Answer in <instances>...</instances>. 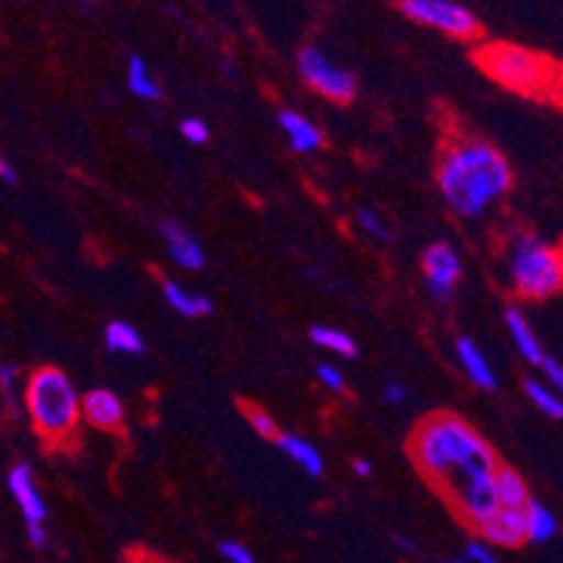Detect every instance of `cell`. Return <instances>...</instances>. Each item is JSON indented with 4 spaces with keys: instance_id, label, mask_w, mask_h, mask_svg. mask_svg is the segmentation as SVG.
Returning a JSON list of instances; mask_svg holds the SVG:
<instances>
[{
    "instance_id": "1",
    "label": "cell",
    "mask_w": 563,
    "mask_h": 563,
    "mask_svg": "<svg viewBox=\"0 0 563 563\" xmlns=\"http://www.w3.org/2000/svg\"><path fill=\"white\" fill-rule=\"evenodd\" d=\"M510 166L490 143L460 141L438 166L440 194L460 217H483L510 188Z\"/></svg>"
},
{
    "instance_id": "22",
    "label": "cell",
    "mask_w": 563,
    "mask_h": 563,
    "mask_svg": "<svg viewBox=\"0 0 563 563\" xmlns=\"http://www.w3.org/2000/svg\"><path fill=\"white\" fill-rule=\"evenodd\" d=\"M126 85H130V90L137 96V99L155 101L163 96L161 85H157L155 76L150 74V65L143 63L141 56H132L130 59V68H126Z\"/></svg>"
},
{
    "instance_id": "20",
    "label": "cell",
    "mask_w": 563,
    "mask_h": 563,
    "mask_svg": "<svg viewBox=\"0 0 563 563\" xmlns=\"http://www.w3.org/2000/svg\"><path fill=\"white\" fill-rule=\"evenodd\" d=\"M163 298H166L168 306L183 317L213 314L211 300L205 298V295H191V291H186L180 284H174V280H166V284H163Z\"/></svg>"
},
{
    "instance_id": "4",
    "label": "cell",
    "mask_w": 563,
    "mask_h": 563,
    "mask_svg": "<svg viewBox=\"0 0 563 563\" xmlns=\"http://www.w3.org/2000/svg\"><path fill=\"white\" fill-rule=\"evenodd\" d=\"M510 278L525 298H552L563 284L561 253L539 239H521L510 253Z\"/></svg>"
},
{
    "instance_id": "24",
    "label": "cell",
    "mask_w": 563,
    "mask_h": 563,
    "mask_svg": "<svg viewBox=\"0 0 563 563\" xmlns=\"http://www.w3.org/2000/svg\"><path fill=\"white\" fill-rule=\"evenodd\" d=\"M525 393H527V398H530V401L541 409V412L550 415V418H555V421H561L563 401L558 393H552L550 387H544V384H539V382H527Z\"/></svg>"
},
{
    "instance_id": "23",
    "label": "cell",
    "mask_w": 563,
    "mask_h": 563,
    "mask_svg": "<svg viewBox=\"0 0 563 563\" xmlns=\"http://www.w3.org/2000/svg\"><path fill=\"white\" fill-rule=\"evenodd\" d=\"M311 342H314V345H320V347H325V351H331V353L347 356V360H353V356H356V342L347 336V331L325 329V325H314V329H311Z\"/></svg>"
},
{
    "instance_id": "33",
    "label": "cell",
    "mask_w": 563,
    "mask_h": 563,
    "mask_svg": "<svg viewBox=\"0 0 563 563\" xmlns=\"http://www.w3.org/2000/svg\"><path fill=\"white\" fill-rule=\"evenodd\" d=\"M29 541H32V547H37V550H45V547H48V532H45V525L29 527Z\"/></svg>"
},
{
    "instance_id": "30",
    "label": "cell",
    "mask_w": 563,
    "mask_h": 563,
    "mask_svg": "<svg viewBox=\"0 0 563 563\" xmlns=\"http://www.w3.org/2000/svg\"><path fill=\"white\" fill-rule=\"evenodd\" d=\"M317 376H320V382L334 393H340L342 387H345V376H342L334 365H320L317 367Z\"/></svg>"
},
{
    "instance_id": "2",
    "label": "cell",
    "mask_w": 563,
    "mask_h": 563,
    "mask_svg": "<svg viewBox=\"0 0 563 563\" xmlns=\"http://www.w3.org/2000/svg\"><path fill=\"white\" fill-rule=\"evenodd\" d=\"M412 452L429 477L452 488L468 479L494 477L499 468L494 449L454 415H440L423 423L412 438Z\"/></svg>"
},
{
    "instance_id": "10",
    "label": "cell",
    "mask_w": 563,
    "mask_h": 563,
    "mask_svg": "<svg viewBox=\"0 0 563 563\" xmlns=\"http://www.w3.org/2000/svg\"><path fill=\"white\" fill-rule=\"evenodd\" d=\"M7 483H9V490H12L14 501H18L20 514H23L25 525L29 527L45 525V519H48V508H45L43 496H40L32 468H29V465H14V468L9 471Z\"/></svg>"
},
{
    "instance_id": "34",
    "label": "cell",
    "mask_w": 563,
    "mask_h": 563,
    "mask_svg": "<svg viewBox=\"0 0 563 563\" xmlns=\"http://www.w3.org/2000/svg\"><path fill=\"white\" fill-rule=\"evenodd\" d=\"M14 378H18V367H14V365H3V367H0V384H3V390H7V396H12Z\"/></svg>"
},
{
    "instance_id": "32",
    "label": "cell",
    "mask_w": 563,
    "mask_h": 563,
    "mask_svg": "<svg viewBox=\"0 0 563 563\" xmlns=\"http://www.w3.org/2000/svg\"><path fill=\"white\" fill-rule=\"evenodd\" d=\"M384 398H387L390 404H404L407 401V387H404L401 382L384 384Z\"/></svg>"
},
{
    "instance_id": "31",
    "label": "cell",
    "mask_w": 563,
    "mask_h": 563,
    "mask_svg": "<svg viewBox=\"0 0 563 563\" xmlns=\"http://www.w3.org/2000/svg\"><path fill=\"white\" fill-rule=\"evenodd\" d=\"M539 365H541V371H544V376L550 378L552 387H561V384H563V367H561V362H558L555 356H547V353H544V360H541Z\"/></svg>"
},
{
    "instance_id": "37",
    "label": "cell",
    "mask_w": 563,
    "mask_h": 563,
    "mask_svg": "<svg viewBox=\"0 0 563 563\" xmlns=\"http://www.w3.org/2000/svg\"><path fill=\"white\" fill-rule=\"evenodd\" d=\"M398 544H401L404 550H418V544H412V541H407V539H398Z\"/></svg>"
},
{
    "instance_id": "5",
    "label": "cell",
    "mask_w": 563,
    "mask_h": 563,
    "mask_svg": "<svg viewBox=\"0 0 563 563\" xmlns=\"http://www.w3.org/2000/svg\"><path fill=\"white\" fill-rule=\"evenodd\" d=\"M483 68L516 93H539L550 85V59L521 45H490L483 51Z\"/></svg>"
},
{
    "instance_id": "7",
    "label": "cell",
    "mask_w": 563,
    "mask_h": 563,
    "mask_svg": "<svg viewBox=\"0 0 563 563\" xmlns=\"http://www.w3.org/2000/svg\"><path fill=\"white\" fill-rule=\"evenodd\" d=\"M300 74L314 87L317 93L329 96L334 101H351L356 93V79L347 70L336 68L329 56L317 48L300 51Z\"/></svg>"
},
{
    "instance_id": "25",
    "label": "cell",
    "mask_w": 563,
    "mask_h": 563,
    "mask_svg": "<svg viewBox=\"0 0 563 563\" xmlns=\"http://www.w3.org/2000/svg\"><path fill=\"white\" fill-rule=\"evenodd\" d=\"M360 224L373 235V239H378V242H390V228H387V224L382 222V217H378L376 211H371V208H362Z\"/></svg>"
},
{
    "instance_id": "35",
    "label": "cell",
    "mask_w": 563,
    "mask_h": 563,
    "mask_svg": "<svg viewBox=\"0 0 563 563\" xmlns=\"http://www.w3.org/2000/svg\"><path fill=\"white\" fill-rule=\"evenodd\" d=\"M14 177H18V174H14V166H12V163L3 161V157H0V180L14 183Z\"/></svg>"
},
{
    "instance_id": "19",
    "label": "cell",
    "mask_w": 563,
    "mask_h": 563,
    "mask_svg": "<svg viewBox=\"0 0 563 563\" xmlns=\"http://www.w3.org/2000/svg\"><path fill=\"white\" fill-rule=\"evenodd\" d=\"M505 325H508L510 340H514V345L519 347L521 356H525L527 362H532V365H539V362L544 360V351H541V342L536 340V334H532L527 317L521 314V311L510 309L508 314H505Z\"/></svg>"
},
{
    "instance_id": "11",
    "label": "cell",
    "mask_w": 563,
    "mask_h": 563,
    "mask_svg": "<svg viewBox=\"0 0 563 563\" xmlns=\"http://www.w3.org/2000/svg\"><path fill=\"white\" fill-rule=\"evenodd\" d=\"M81 412L96 429H107V432H118L124 427V404L112 390H90L85 398H81Z\"/></svg>"
},
{
    "instance_id": "16",
    "label": "cell",
    "mask_w": 563,
    "mask_h": 563,
    "mask_svg": "<svg viewBox=\"0 0 563 563\" xmlns=\"http://www.w3.org/2000/svg\"><path fill=\"white\" fill-rule=\"evenodd\" d=\"M275 446H278L280 452L286 454V457L295 460V463H298L300 468L306 471V474H311V477H322V471H325V463H322L320 452H317V449L311 446L309 440H303V438H300V434L278 432V438H275Z\"/></svg>"
},
{
    "instance_id": "13",
    "label": "cell",
    "mask_w": 563,
    "mask_h": 563,
    "mask_svg": "<svg viewBox=\"0 0 563 563\" xmlns=\"http://www.w3.org/2000/svg\"><path fill=\"white\" fill-rule=\"evenodd\" d=\"M163 239H166V247H168V255H172L174 261L180 266H186V269H202L205 266V250L199 247V242L194 239L188 230H183L180 224L174 222H166L161 228Z\"/></svg>"
},
{
    "instance_id": "3",
    "label": "cell",
    "mask_w": 563,
    "mask_h": 563,
    "mask_svg": "<svg viewBox=\"0 0 563 563\" xmlns=\"http://www.w3.org/2000/svg\"><path fill=\"white\" fill-rule=\"evenodd\" d=\"M25 409L43 438L65 440L79 423V393L63 371L43 367L25 384Z\"/></svg>"
},
{
    "instance_id": "17",
    "label": "cell",
    "mask_w": 563,
    "mask_h": 563,
    "mask_svg": "<svg viewBox=\"0 0 563 563\" xmlns=\"http://www.w3.org/2000/svg\"><path fill=\"white\" fill-rule=\"evenodd\" d=\"M521 519H525V541H532V544H544L558 532V519L544 501L530 499L521 508Z\"/></svg>"
},
{
    "instance_id": "18",
    "label": "cell",
    "mask_w": 563,
    "mask_h": 563,
    "mask_svg": "<svg viewBox=\"0 0 563 563\" xmlns=\"http://www.w3.org/2000/svg\"><path fill=\"white\" fill-rule=\"evenodd\" d=\"M494 485L496 496H499V508L508 510H521L530 501V494H527V483L516 474L508 465H499L494 471Z\"/></svg>"
},
{
    "instance_id": "21",
    "label": "cell",
    "mask_w": 563,
    "mask_h": 563,
    "mask_svg": "<svg viewBox=\"0 0 563 563\" xmlns=\"http://www.w3.org/2000/svg\"><path fill=\"white\" fill-rule=\"evenodd\" d=\"M104 345L107 351L112 353H130V356H137V353H143V336L137 334L135 325H130V322L124 320H115L107 325Z\"/></svg>"
},
{
    "instance_id": "15",
    "label": "cell",
    "mask_w": 563,
    "mask_h": 563,
    "mask_svg": "<svg viewBox=\"0 0 563 563\" xmlns=\"http://www.w3.org/2000/svg\"><path fill=\"white\" fill-rule=\"evenodd\" d=\"M457 356H460V365H463V371L468 373L471 382L477 384V387H483V390H496L494 367L488 365L485 353L474 345V340H468V336H460Z\"/></svg>"
},
{
    "instance_id": "29",
    "label": "cell",
    "mask_w": 563,
    "mask_h": 563,
    "mask_svg": "<svg viewBox=\"0 0 563 563\" xmlns=\"http://www.w3.org/2000/svg\"><path fill=\"white\" fill-rule=\"evenodd\" d=\"M465 561H471V563H499V558L490 552V547L485 544V541H471V544L465 547Z\"/></svg>"
},
{
    "instance_id": "36",
    "label": "cell",
    "mask_w": 563,
    "mask_h": 563,
    "mask_svg": "<svg viewBox=\"0 0 563 563\" xmlns=\"http://www.w3.org/2000/svg\"><path fill=\"white\" fill-rule=\"evenodd\" d=\"M353 471H356V477H371L373 465L367 463V460H356V463H353Z\"/></svg>"
},
{
    "instance_id": "6",
    "label": "cell",
    "mask_w": 563,
    "mask_h": 563,
    "mask_svg": "<svg viewBox=\"0 0 563 563\" xmlns=\"http://www.w3.org/2000/svg\"><path fill=\"white\" fill-rule=\"evenodd\" d=\"M398 9L415 23L432 25L449 37L471 40L479 32V20L474 18V12L465 9L463 3H452V0H401Z\"/></svg>"
},
{
    "instance_id": "12",
    "label": "cell",
    "mask_w": 563,
    "mask_h": 563,
    "mask_svg": "<svg viewBox=\"0 0 563 563\" xmlns=\"http://www.w3.org/2000/svg\"><path fill=\"white\" fill-rule=\"evenodd\" d=\"M479 532L488 544L496 547H519L525 544V519L521 510L499 508L485 525H479Z\"/></svg>"
},
{
    "instance_id": "9",
    "label": "cell",
    "mask_w": 563,
    "mask_h": 563,
    "mask_svg": "<svg viewBox=\"0 0 563 563\" xmlns=\"http://www.w3.org/2000/svg\"><path fill=\"white\" fill-rule=\"evenodd\" d=\"M454 490H457L460 514H463L474 527L485 525V521L499 510V496H496L494 477L468 479V483L454 485Z\"/></svg>"
},
{
    "instance_id": "38",
    "label": "cell",
    "mask_w": 563,
    "mask_h": 563,
    "mask_svg": "<svg viewBox=\"0 0 563 563\" xmlns=\"http://www.w3.org/2000/svg\"><path fill=\"white\" fill-rule=\"evenodd\" d=\"M443 563H457V561H443Z\"/></svg>"
},
{
    "instance_id": "27",
    "label": "cell",
    "mask_w": 563,
    "mask_h": 563,
    "mask_svg": "<svg viewBox=\"0 0 563 563\" xmlns=\"http://www.w3.org/2000/svg\"><path fill=\"white\" fill-rule=\"evenodd\" d=\"M180 132L186 141L194 143V146H202V143H208V137H211L208 124H205V121H199V118H186V121L180 124Z\"/></svg>"
},
{
    "instance_id": "8",
    "label": "cell",
    "mask_w": 563,
    "mask_h": 563,
    "mask_svg": "<svg viewBox=\"0 0 563 563\" xmlns=\"http://www.w3.org/2000/svg\"><path fill=\"white\" fill-rule=\"evenodd\" d=\"M423 273H427V284L434 298L449 300L460 275H463V264H460V255L449 244H432L423 253Z\"/></svg>"
},
{
    "instance_id": "28",
    "label": "cell",
    "mask_w": 563,
    "mask_h": 563,
    "mask_svg": "<svg viewBox=\"0 0 563 563\" xmlns=\"http://www.w3.org/2000/svg\"><path fill=\"white\" fill-rule=\"evenodd\" d=\"M219 555L228 563H258V558L247 547L239 544V541H224V544H219Z\"/></svg>"
},
{
    "instance_id": "26",
    "label": "cell",
    "mask_w": 563,
    "mask_h": 563,
    "mask_svg": "<svg viewBox=\"0 0 563 563\" xmlns=\"http://www.w3.org/2000/svg\"><path fill=\"white\" fill-rule=\"evenodd\" d=\"M250 427H253L261 438H278V423H275L273 415H266L264 409H250Z\"/></svg>"
},
{
    "instance_id": "14",
    "label": "cell",
    "mask_w": 563,
    "mask_h": 563,
    "mask_svg": "<svg viewBox=\"0 0 563 563\" xmlns=\"http://www.w3.org/2000/svg\"><path fill=\"white\" fill-rule=\"evenodd\" d=\"M280 130L289 137V146L295 152H314L322 146V132L311 124L309 118H303L295 110H284L278 115Z\"/></svg>"
}]
</instances>
